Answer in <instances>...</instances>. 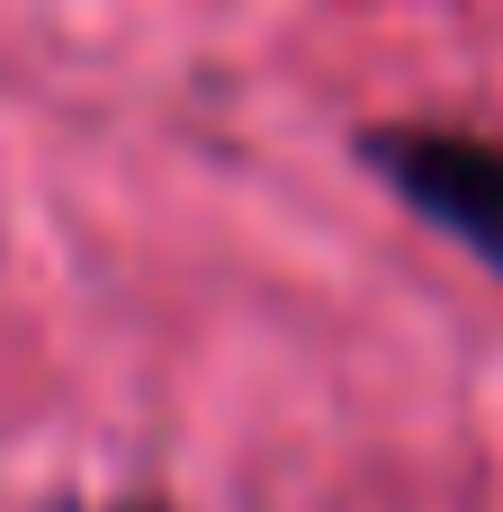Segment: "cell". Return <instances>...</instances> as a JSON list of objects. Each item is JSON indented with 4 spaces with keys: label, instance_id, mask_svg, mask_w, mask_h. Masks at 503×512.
<instances>
[{
    "label": "cell",
    "instance_id": "cell-2",
    "mask_svg": "<svg viewBox=\"0 0 503 512\" xmlns=\"http://www.w3.org/2000/svg\"><path fill=\"white\" fill-rule=\"evenodd\" d=\"M54 512H162V504H144V495H126V504H54Z\"/></svg>",
    "mask_w": 503,
    "mask_h": 512
},
{
    "label": "cell",
    "instance_id": "cell-1",
    "mask_svg": "<svg viewBox=\"0 0 503 512\" xmlns=\"http://www.w3.org/2000/svg\"><path fill=\"white\" fill-rule=\"evenodd\" d=\"M369 171L468 261L503 279V135L477 126H369L360 135Z\"/></svg>",
    "mask_w": 503,
    "mask_h": 512
}]
</instances>
